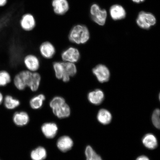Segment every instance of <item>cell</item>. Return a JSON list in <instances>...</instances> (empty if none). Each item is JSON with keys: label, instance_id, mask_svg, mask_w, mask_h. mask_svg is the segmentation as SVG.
Listing matches in <instances>:
<instances>
[{"label": "cell", "instance_id": "cell-1", "mask_svg": "<svg viewBox=\"0 0 160 160\" xmlns=\"http://www.w3.org/2000/svg\"><path fill=\"white\" fill-rule=\"evenodd\" d=\"M36 77L35 72L23 69L18 72L13 77L12 83L16 89L23 91L27 88L31 90L35 84Z\"/></svg>", "mask_w": 160, "mask_h": 160}, {"label": "cell", "instance_id": "cell-2", "mask_svg": "<svg viewBox=\"0 0 160 160\" xmlns=\"http://www.w3.org/2000/svg\"><path fill=\"white\" fill-rule=\"evenodd\" d=\"M68 37L69 41L72 43L77 45L83 44L88 41L90 33L86 26L77 24L71 28Z\"/></svg>", "mask_w": 160, "mask_h": 160}, {"label": "cell", "instance_id": "cell-3", "mask_svg": "<svg viewBox=\"0 0 160 160\" xmlns=\"http://www.w3.org/2000/svg\"><path fill=\"white\" fill-rule=\"evenodd\" d=\"M49 105L53 112L59 119L65 118L71 114V109L65 100L61 96H56L50 102Z\"/></svg>", "mask_w": 160, "mask_h": 160}, {"label": "cell", "instance_id": "cell-4", "mask_svg": "<svg viewBox=\"0 0 160 160\" xmlns=\"http://www.w3.org/2000/svg\"><path fill=\"white\" fill-rule=\"evenodd\" d=\"M19 23L21 29L28 32L33 31L37 27V21L35 16L30 13H25L22 15Z\"/></svg>", "mask_w": 160, "mask_h": 160}, {"label": "cell", "instance_id": "cell-5", "mask_svg": "<svg viewBox=\"0 0 160 160\" xmlns=\"http://www.w3.org/2000/svg\"><path fill=\"white\" fill-rule=\"evenodd\" d=\"M156 22V18L152 14L144 11L140 12L137 19V25L144 29H149L155 24Z\"/></svg>", "mask_w": 160, "mask_h": 160}, {"label": "cell", "instance_id": "cell-6", "mask_svg": "<svg viewBox=\"0 0 160 160\" xmlns=\"http://www.w3.org/2000/svg\"><path fill=\"white\" fill-rule=\"evenodd\" d=\"M23 65L25 69L34 72H38L41 68V61L37 56L33 53H28L24 57Z\"/></svg>", "mask_w": 160, "mask_h": 160}, {"label": "cell", "instance_id": "cell-7", "mask_svg": "<svg viewBox=\"0 0 160 160\" xmlns=\"http://www.w3.org/2000/svg\"><path fill=\"white\" fill-rule=\"evenodd\" d=\"M60 57L62 61L75 63L79 61L81 55L78 49L71 46L66 48L62 52Z\"/></svg>", "mask_w": 160, "mask_h": 160}, {"label": "cell", "instance_id": "cell-8", "mask_svg": "<svg viewBox=\"0 0 160 160\" xmlns=\"http://www.w3.org/2000/svg\"><path fill=\"white\" fill-rule=\"evenodd\" d=\"M90 14L92 20L99 25H105L107 13L105 9H102L97 4H93L90 9Z\"/></svg>", "mask_w": 160, "mask_h": 160}, {"label": "cell", "instance_id": "cell-9", "mask_svg": "<svg viewBox=\"0 0 160 160\" xmlns=\"http://www.w3.org/2000/svg\"><path fill=\"white\" fill-rule=\"evenodd\" d=\"M53 73L56 78L64 83H68L71 78L66 74L64 62L62 61L54 62L52 65Z\"/></svg>", "mask_w": 160, "mask_h": 160}, {"label": "cell", "instance_id": "cell-10", "mask_svg": "<svg viewBox=\"0 0 160 160\" xmlns=\"http://www.w3.org/2000/svg\"><path fill=\"white\" fill-rule=\"evenodd\" d=\"M39 52L41 57L44 59L50 60L54 57L57 52L55 47L49 41H45L40 45Z\"/></svg>", "mask_w": 160, "mask_h": 160}, {"label": "cell", "instance_id": "cell-11", "mask_svg": "<svg viewBox=\"0 0 160 160\" xmlns=\"http://www.w3.org/2000/svg\"><path fill=\"white\" fill-rule=\"evenodd\" d=\"M51 5L53 13L56 15L64 16L70 10V4L68 0H52Z\"/></svg>", "mask_w": 160, "mask_h": 160}, {"label": "cell", "instance_id": "cell-12", "mask_svg": "<svg viewBox=\"0 0 160 160\" xmlns=\"http://www.w3.org/2000/svg\"><path fill=\"white\" fill-rule=\"evenodd\" d=\"M92 72L100 83L107 82L109 79L110 71L104 65L100 64L96 66L93 69Z\"/></svg>", "mask_w": 160, "mask_h": 160}, {"label": "cell", "instance_id": "cell-13", "mask_svg": "<svg viewBox=\"0 0 160 160\" xmlns=\"http://www.w3.org/2000/svg\"><path fill=\"white\" fill-rule=\"evenodd\" d=\"M58 129L57 125L53 122L44 123L41 127L42 132L46 138L48 139L54 138L57 134Z\"/></svg>", "mask_w": 160, "mask_h": 160}, {"label": "cell", "instance_id": "cell-14", "mask_svg": "<svg viewBox=\"0 0 160 160\" xmlns=\"http://www.w3.org/2000/svg\"><path fill=\"white\" fill-rule=\"evenodd\" d=\"M57 147L60 151L66 152L71 150L73 145L72 139L69 136H63L57 142Z\"/></svg>", "mask_w": 160, "mask_h": 160}, {"label": "cell", "instance_id": "cell-15", "mask_svg": "<svg viewBox=\"0 0 160 160\" xmlns=\"http://www.w3.org/2000/svg\"><path fill=\"white\" fill-rule=\"evenodd\" d=\"M109 12L112 18L115 21L125 18L126 15L125 9L119 5L112 6L110 8Z\"/></svg>", "mask_w": 160, "mask_h": 160}, {"label": "cell", "instance_id": "cell-16", "mask_svg": "<svg viewBox=\"0 0 160 160\" xmlns=\"http://www.w3.org/2000/svg\"><path fill=\"white\" fill-rule=\"evenodd\" d=\"M88 98L90 103L95 105L101 104L104 99V94L102 91L99 89L90 92L88 95Z\"/></svg>", "mask_w": 160, "mask_h": 160}, {"label": "cell", "instance_id": "cell-17", "mask_svg": "<svg viewBox=\"0 0 160 160\" xmlns=\"http://www.w3.org/2000/svg\"><path fill=\"white\" fill-rule=\"evenodd\" d=\"M13 121L16 125L18 127H23L29 123V116L25 112H17L13 115Z\"/></svg>", "mask_w": 160, "mask_h": 160}, {"label": "cell", "instance_id": "cell-18", "mask_svg": "<svg viewBox=\"0 0 160 160\" xmlns=\"http://www.w3.org/2000/svg\"><path fill=\"white\" fill-rule=\"evenodd\" d=\"M12 79L9 71L6 69H0V88L7 87L11 84Z\"/></svg>", "mask_w": 160, "mask_h": 160}, {"label": "cell", "instance_id": "cell-19", "mask_svg": "<svg viewBox=\"0 0 160 160\" xmlns=\"http://www.w3.org/2000/svg\"><path fill=\"white\" fill-rule=\"evenodd\" d=\"M142 143L146 148L150 149H155L158 146L157 138L152 133L147 134L143 137Z\"/></svg>", "mask_w": 160, "mask_h": 160}, {"label": "cell", "instance_id": "cell-20", "mask_svg": "<svg viewBox=\"0 0 160 160\" xmlns=\"http://www.w3.org/2000/svg\"><path fill=\"white\" fill-rule=\"evenodd\" d=\"M45 96L43 94H39L30 99V107L33 109H39L42 107L44 102L45 101Z\"/></svg>", "mask_w": 160, "mask_h": 160}, {"label": "cell", "instance_id": "cell-21", "mask_svg": "<svg viewBox=\"0 0 160 160\" xmlns=\"http://www.w3.org/2000/svg\"><path fill=\"white\" fill-rule=\"evenodd\" d=\"M97 119L100 123L103 125L108 124L112 119V116L111 113L105 109L100 110L97 115Z\"/></svg>", "mask_w": 160, "mask_h": 160}, {"label": "cell", "instance_id": "cell-22", "mask_svg": "<svg viewBox=\"0 0 160 160\" xmlns=\"http://www.w3.org/2000/svg\"><path fill=\"white\" fill-rule=\"evenodd\" d=\"M47 153L44 148L38 147L32 151L31 158L32 160H44L47 157Z\"/></svg>", "mask_w": 160, "mask_h": 160}, {"label": "cell", "instance_id": "cell-23", "mask_svg": "<svg viewBox=\"0 0 160 160\" xmlns=\"http://www.w3.org/2000/svg\"><path fill=\"white\" fill-rule=\"evenodd\" d=\"M4 104L5 107L8 109H13L19 107L20 102L18 99L15 98L12 96L8 95L4 98Z\"/></svg>", "mask_w": 160, "mask_h": 160}, {"label": "cell", "instance_id": "cell-24", "mask_svg": "<svg viewBox=\"0 0 160 160\" xmlns=\"http://www.w3.org/2000/svg\"><path fill=\"white\" fill-rule=\"evenodd\" d=\"M63 62L67 75L71 78L75 77L77 72V68L75 64Z\"/></svg>", "mask_w": 160, "mask_h": 160}, {"label": "cell", "instance_id": "cell-25", "mask_svg": "<svg viewBox=\"0 0 160 160\" xmlns=\"http://www.w3.org/2000/svg\"><path fill=\"white\" fill-rule=\"evenodd\" d=\"M85 154L87 158L86 160H103L91 146H88L86 148Z\"/></svg>", "mask_w": 160, "mask_h": 160}, {"label": "cell", "instance_id": "cell-26", "mask_svg": "<svg viewBox=\"0 0 160 160\" xmlns=\"http://www.w3.org/2000/svg\"><path fill=\"white\" fill-rule=\"evenodd\" d=\"M160 110L156 109L152 115V120L154 126L157 129H159L160 127Z\"/></svg>", "mask_w": 160, "mask_h": 160}, {"label": "cell", "instance_id": "cell-27", "mask_svg": "<svg viewBox=\"0 0 160 160\" xmlns=\"http://www.w3.org/2000/svg\"><path fill=\"white\" fill-rule=\"evenodd\" d=\"M8 3V0H0V8L6 7Z\"/></svg>", "mask_w": 160, "mask_h": 160}, {"label": "cell", "instance_id": "cell-28", "mask_svg": "<svg viewBox=\"0 0 160 160\" xmlns=\"http://www.w3.org/2000/svg\"><path fill=\"white\" fill-rule=\"evenodd\" d=\"M136 160H150L149 158L145 156H141L138 157Z\"/></svg>", "mask_w": 160, "mask_h": 160}, {"label": "cell", "instance_id": "cell-29", "mask_svg": "<svg viewBox=\"0 0 160 160\" xmlns=\"http://www.w3.org/2000/svg\"><path fill=\"white\" fill-rule=\"evenodd\" d=\"M4 99V97L3 93L0 91V105L2 103Z\"/></svg>", "mask_w": 160, "mask_h": 160}, {"label": "cell", "instance_id": "cell-30", "mask_svg": "<svg viewBox=\"0 0 160 160\" xmlns=\"http://www.w3.org/2000/svg\"><path fill=\"white\" fill-rule=\"evenodd\" d=\"M133 2L136 3H140L144 1L145 0H132Z\"/></svg>", "mask_w": 160, "mask_h": 160}]
</instances>
